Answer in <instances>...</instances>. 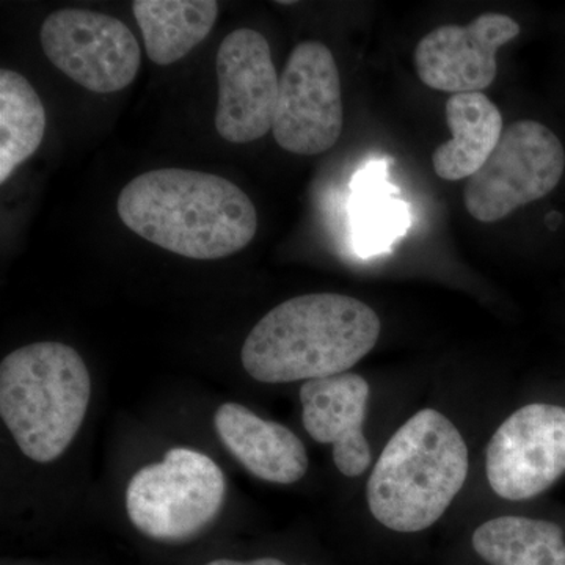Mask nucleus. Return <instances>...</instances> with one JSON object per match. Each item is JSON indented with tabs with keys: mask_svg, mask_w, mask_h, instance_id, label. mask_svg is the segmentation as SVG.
I'll list each match as a JSON object with an SVG mask.
<instances>
[{
	"mask_svg": "<svg viewBox=\"0 0 565 565\" xmlns=\"http://www.w3.org/2000/svg\"><path fill=\"white\" fill-rule=\"evenodd\" d=\"M121 222L148 243L191 259L244 250L258 232L255 204L217 174L159 169L134 178L118 196Z\"/></svg>",
	"mask_w": 565,
	"mask_h": 565,
	"instance_id": "f257e3e1",
	"label": "nucleus"
},
{
	"mask_svg": "<svg viewBox=\"0 0 565 565\" xmlns=\"http://www.w3.org/2000/svg\"><path fill=\"white\" fill-rule=\"evenodd\" d=\"M377 313L341 294H307L286 300L258 321L243 345L245 371L263 384L343 374L373 351L381 337Z\"/></svg>",
	"mask_w": 565,
	"mask_h": 565,
	"instance_id": "f03ea898",
	"label": "nucleus"
},
{
	"mask_svg": "<svg viewBox=\"0 0 565 565\" xmlns=\"http://www.w3.org/2000/svg\"><path fill=\"white\" fill-rule=\"evenodd\" d=\"M462 434L444 414L424 408L390 438L367 481V505L396 533H419L441 519L467 481Z\"/></svg>",
	"mask_w": 565,
	"mask_h": 565,
	"instance_id": "7ed1b4c3",
	"label": "nucleus"
},
{
	"mask_svg": "<svg viewBox=\"0 0 565 565\" xmlns=\"http://www.w3.org/2000/svg\"><path fill=\"white\" fill-rule=\"evenodd\" d=\"M90 397V373L70 345H24L0 364V415L22 455L35 462L50 463L65 452Z\"/></svg>",
	"mask_w": 565,
	"mask_h": 565,
	"instance_id": "20e7f679",
	"label": "nucleus"
},
{
	"mask_svg": "<svg viewBox=\"0 0 565 565\" xmlns=\"http://www.w3.org/2000/svg\"><path fill=\"white\" fill-rule=\"evenodd\" d=\"M225 490V476L211 457L173 448L162 462L137 471L126 492V509L141 534L162 542L188 541L214 522Z\"/></svg>",
	"mask_w": 565,
	"mask_h": 565,
	"instance_id": "39448f33",
	"label": "nucleus"
},
{
	"mask_svg": "<svg viewBox=\"0 0 565 565\" xmlns=\"http://www.w3.org/2000/svg\"><path fill=\"white\" fill-rule=\"evenodd\" d=\"M564 169V147L552 129L533 120L512 122L484 166L468 178L465 207L475 221H503L555 191Z\"/></svg>",
	"mask_w": 565,
	"mask_h": 565,
	"instance_id": "423d86ee",
	"label": "nucleus"
},
{
	"mask_svg": "<svg viewBox=\"0 0 565 565\" xmlns=\"http://www.w3.org/2000/svg\"><path fill=\"white\" fill-rule=\"evenodd\" d=\"M343 125V93L332 51L318 41L297 44L280 76L275 140L292 154H322L340 139Z\"/></svg>",
	"mask_w": 565,
	"mask_h": 565,
	"instance_id": "0eeeda50",
	"label": "nucleus"
},
{
	"mask_svg": "<svg viewBox=\"0 0 565 565\" xmlns=\"http://www.w3.org/2000/svg\"><path fill=\"white\" fill-rule=\"evenodd\" d=\"M40 39L55 68L99 95L125 90L140 70L136 36L109 14L85 9L54 11L41 25Z\"/></svg>",
	"mask_w": 565,
	"mask_h": 565,
	"instance_id": "6e6552de",
	"label": "nucleus"
},
{
	"mask_svg": "<svg viewBox=\"0 0 565 565\" xmlns=\"http://www.w3.org/2000/svg\"><path fill=\"white\" fill-rule=\"evenodd\" d=\"M487 481L498 497L533 500L565 476V404L519 408L493 434L486 452Z\"/></svg>",
	"mask_w": 565,
	"mask_h": 565,
	"instance_id": "1a4fd4ad",
	"label": "nucleus"
},
{
	"mask_svg": "<svg viewBox=\"0 0 565 565\" xmlns=\"http://www.w3.org/2000/svg\"><path fill=\"white\" fill-rule=\"evenodd\" d=\"M215 65L218 136L234 145L262 139L273 129L280 90L269 41L252 29H237L222 41Z\"/></svg>",
	"mask_w": 565,
	"mask_h": 565,
	"instance_id": "9d476101",
	"label": "nucleus"
},
{
	"mask_svg": "<svg viewBox=\"0 0 565 565\" xmlns=\"http://www.w3.org/2000/svg\"><path fill=\"white\" fill-rule=\"evenodd\" d=\"M520 35L519 22L484 13L470 24H448L427 33L415 50L419 81L434 90L482 93L498 74V50Z\"/></svg>",
	"mask_w": 565,
	"mask_h": 565,
	"instance_id": "9b49d317",
	"label": "nucleus"
},
{
	"mask_svg": "<svg viewBox=\"0 0 565 565\" xmlns=\"http://www.w3.org/2000/svg\"><path fill=\"white\" fill-rule=\"evenodd\" d=\"M370 384L362 375L343 373L305 382L300 388L303 426L318 444L333 445V460L348 478L363 475L371 449L363 434Z\"/></svg>",
	"mask_w": 565,
	"mask_h": 565,
	"instance_id": "f8f14e48",
	"label": "nucleus"
},
{
	"mask_svg": "<svg viewBox=\"0 0 565 565\" xmlns=\"http://www.w3.org/2000/svg\"><path fill=\"white\" fill-rule=\"evenodd\" d=\"M214 423L225 448L256 478L288 486L307 473L303 441L282 424L266 422L236 403L221 405Z\"/></svg>",
	"mask_w": 565,
	"mask_h": 565,
	"instance_id": "ddd939ff",
	"label": "nucleus"
},
{
	"mask_svg": "<svg viewBox=\"0 0 565 565\" xmlns=\"http://www.w3.org/2000/svg\"><path fill=\"white\" fill-rule=\"evenodd\" d=\"M446 121L452 139L435 150V173L445 181L468 180L500 143L503 117L484 93H460L446 103Z\"/></svg>",
	"mask_w": 565,
	"mask_h": 565,
	"instance_id": "4468645a",
	"label": "nucleus"
},
{
	"mask_svg": "<svg viewBox=\"0 0 565 565\" xmlns=\"http://www.w3.org/2000/svg\"><path fill=\"white\" fill-rule=\"evenodd\" d=\"M132 13L148 57L166 66L181 61L202 43L218 17L215 0H136Z\"/></svg>",
	"mask_w": 565,
	"mask_h": 565,
	"instance_id": "2eb2a0df",
	"label": "nucleus"
},
{
	"mask_svg": "<svg viewBox=\"0 0 565 565\" xmlns=\"http://www.w3.org/2000/svg\"><path fill=\"white\" fill-rule=\"evenodd\" d=\"M386 161L367 163L352 180L353 243L363 256L388 252L411 228V210L396 199L399 189L390 184Z\"/></svg>",
	"mask_w": 565,
	"mask_h": 565,
	"instance_id": "dca6fc26",
	"label": "nucleus"
},
{
	"mask_svg": "<svg viewBox=\"0 0 565 565\" xmlns=\"http://www.w3.org/2000/svg\"><path fill=\"white\" fill-rule=\"evenodd\" d=\"M471 542L490 565H565V531L553 520L498 516L482 523Z\"/></svg>",
	"mask_w": 565,
	"mask_h": 565,
	"instance_id": "f3484780",
	"label": "nucleus"
},
{
	"mask_svg": "<svg viewBox=\"0 0 565 565\" xmlns=\"http://www.w3.org/2000/svg\"><path fill=\"white\" fill-rule=\"evenodd\" d=\"M46 110L39 93L17 71H0V182L39 150Z\"/></svg>",
	"mask_w": 565,
	"mask_h": 565,
	"instance_id": "a211bd4d",
	"label": "nucleus"
},
{
	"mask_svg": "<svg viewBox=\"0 0 565 565\" xmlns=\"http://www.w3.org/2000/svg\"><path fill=\"white\" fill-rule=\"evenodd\" d=\"M206 565H288L282 563L280 559H275V557H263V559L255 561H233V559H215L212 563H207Z\"/></svg>",
	"mask_w": 565,
	"mask_h": 565,
	"instance_id": "6ab92c4d",
	"label": "nucleus"
}]
</instances>
